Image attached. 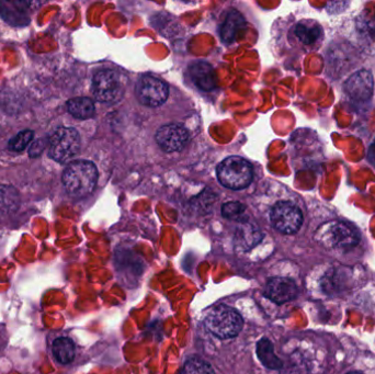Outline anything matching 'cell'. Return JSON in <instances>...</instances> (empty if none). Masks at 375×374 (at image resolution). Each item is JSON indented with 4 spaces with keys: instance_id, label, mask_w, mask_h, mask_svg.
Here are the masks:
<instances>
[{
    "instance_id": "1",
    "label": "cell",
    "mask_w": 375,
    "mask_h": 374,
    "mask_svg": "<svg viewBox=\"0 0 375 374\" xmlns=\"http://www.w3.org/2000/svg\"><path fill=\"white\" fill-rule=\"evenodd\" d=\"M98 170L92 162L75 160L68 165L63 174V184L66 191L76 198L86 197L95 189Z\"/></svg>"
},
{
    "instance_id": "21",
    "label": "cell",
    "mask_w": 375,
    "mask_h": 374,
    "mask_svg": "<svg viewBox=\"0 0 375 374\" xmlns=\"http://www.w3.org/2000/svg\"><path fill=\"white\" fill-rule=\"evenodd\" d=\"M245 210V206L239 202H227L222 206V214L227 219H235L239 217Z\"/></svg>"
},
{
    "instance_id": "23",
    "label": "cell",
    "mask_w": 375,
    "mask_h": 374,
    "mask_svg": "<svg viewBox=\"0 0 375 374\" xmlns=\"http://www.w3.org/2000/svg\"><path fill=\"white\" fill-rule=\"evenodd\" d=\"M374 147H375V140H374ZM375 149V148H374Z\"/></svg>"
},
{
    "instance_id": "20",
    "label": "cell",
    "mask_w": 375,
    "mask_h": 374,
    "mask_svg": "<svg viewBox=\"0 0 375 374\" xmlns=\"http://www.w3.org/2000/svg\"><path fill=\"white\" fill-rule=\"evenodd\" d=\"M33 138V132L30 130L22 131L18 135L14 136L9 143V148L16 152H21L25 148L28 144L30 143Z\"/></svg>"
},
{
    "instance_id": "6",
    "label": "cell",
    "mask_w": 375,
    "mask_h": 374,
    "mask_svg": "<svg viewBox=\"0 0 375 374\" xmlns=\"http://www.w3.org/2000/svg\"><path fill=\"white\" fill-rule=\"evenodd\" d=\"M271 223L277 231L283 234H294L303 223L301 210L290 202H279L270 213Z\"/></svg>"
},
{
    "instance_id": "17",
    "label": "cell",
    "mask_w": 375,
    "mask_h": 374,
    "mask_svg": "<svg viewBox=\"0 0 375 374\" xmlns=\"http://www.w3.org/2000/svg\"><path fill=\"white\" fill-rule=\"evenodd\" d=\"M53 353L60 364H70L75 358V344L66 337L56 339L53 344Z\"/></svg>"
},
{
    "instance_id": "5",
    "label": "cell",
    "mask_w": 375,
    "mask_h": 374,
    "mask_svg": "<svg viewBox=\"0 0 375 374\" xmlns=\"http://www.w3.org/2000/svg\"><path fill=\"white\" fill-rule=\"evenodd\" d=\"M81 148V136L75 129L61 128L55 131L50 141L49 154L58 163H67Z\"/></svg>"
},
{
    "instance_id": "4",
    "label": "cell",
    "mask_w": 375,
    "mask_h": 374,
    "mask_svg": "<svg viewBox=\"0 0 375 374\" xmlns=\"http://www.w3.org/2000/svg\"><path fill=\"white\" fill-rule=\"evenodd\" d=\"M217 178L222 185L228 189H245L253 180V167L244 158L233 156L219 164Z\"/></svg>"
},
{
    "instance_id": "7",
    "label": "cell",
    "mask_w": 375,
    "mask_h": 374,
    "mask_svg": "<svg viewBox=\"0 0 375 374\" xmlns=\"http://www.w3.org/2000/svg\"><path fill=\"white\" fill-rule=\"evenodd\" d=\"M92 94L100 102H114L123 94L120 77L114 71H101L96 74L92 80Z\"/></svg>"
},
{
    "instance_id": "10",
    "label": "cell",
    "mask_w": 375,
    "mask_h": 374,
    "mask_svg": "<svg viewBox=\"0 0 375 374\" xmlns=\"http://www.w3.org/2000/svg\"><path fill=\"white\" fill-rule=\"evenodd\" d=\"M189 135L186 129L180 125H164L157 131L156 142L162 151L167 153L178 152L186 146Z\"/></svg>"
},
{
    "instance_id": "15",
    "label": "cell",
    "mask_w": 375,
    "mask_h": 374,
    "mask_svg": "<svg viewBox=\"0 0 375 374\" xmlns=\"http://www.w3.org/2000/svg\"><path fill=\"white\" fill-rule=\"evenodd\" d=\"M257 355L268 369L279 370L283 366L282 361L275 355L273 344L268 339H261L257 344Z\"/></svg>"
},
{
    "instance_id": "11",
    "label": "cell",
    "mask_w": 375,
    "mask_h": 374,
    "mask_svg": "<svg viewBox=\"0 0 375 374\" xmlns=\"http://www.w3.org/2000/svg\"><path fill=\"white\" fill-rule=\"evenodd\" d=\"M265 296L275 303H286L297 298V287L288 278H273L266 285Z\"/></svg>"
},
{
    "instance_id": "14",
    "label": "cell",
    "mask_w": 375,
    "mask_h": 374,
    "mask_svg": "<svg viewBox=\"0 0 375 374\" xmlns=\"http://www.w3.org/2000/svg\"><path fill=\"white\" fill-rule=\"evenodd\" d=\"M295 36L306 45H312L323 36V29L317 22L306 20L295 27Z\"/></svg>"
},
{
    "instance_id": "16",
    "label": "cell",
    "mask_w": 375,
    "mask_h": 374,
    "mask_svg": "<svg viewBox=\"0 0 375 374\" xmlns=\"http://www.w3.org/2000/svg\"><path fill=\"white\" fill-rule=\"evenodd\" d=\"M68 111L77 119H89L95 113V104L89 98H75L67 102Z\"/></svg>"
},
{
    "instance_id": "8",
    "label": "cell",
    "mask_w": 375,
    "mask_h": 374,
    "mask_svg": "<svg viewBox=\"0 0 375 374\" xmlns=\"http://www.w3.org/2000/svg\"><path fill=\"white\" fill-rule=\"evenodd\" d=\"M168 94L166 82L149 75L142 77L136 86L138 100L147 107L162 106L167 100Z\"/></svg>"
},
{
    "instance_id": "18",
    "label": "cell",
    "mask_w": 375,
    "mask_h": 374,
    "mask_svg": "<svg viewBox=\"0 0 375 374\" xmlns=\"http://www.w3.org/2000/svg\"><path fill=\"white\" fill-rule=\"evenodd\" d=\"M242 27H244L243 16L237 11H233L222 28V40H224L226 43L234 41Z\"/></svg>"
},
{
    "instance_id": "13",
    "label": "cell",
    "mask_w": 375,
    "mask_h": 374,
    "mask_svg": "<svg viewBox=\"0 0 375 374\" xmlns=\"http://www.w3.org/2000/svg\"><path fill=\"white\" fill-rule=\"evenodd\" d=\"M190 78L195 82V86L205 91L215 89L217 85L215 72L206 63H197L189 69Z\"/></svg>"
},
{
    "instance_id": "3",
    "label": "cell",
    "mask_w": 375,
    "mask_h": 374,
    "mask_svg": "<svg viewBox=\"0 0 375 374\" xmlns=\"http://www.w3.org/2000/svg\"><path fill=\"white\" fill-rule=\"evenodd\" d=\"M205 325L219 338H233L243 329L244 320L236 309L221 305L208 313Z\"/></svg>"
},
{
    "instance_id": "2",
    "label": "cell",
    "mask_w": 375,
    "mask_h": 374,
    "mask_svg": "<svg viewBox=\"0 0 375 374\" xmlns=\"http://www.w3.org/2000/svg\"><path fill=\"white\" fill-rule=\"evenodd\" d=\"M317 237L330 250H349L359 244L360 233L354 226L343 221H330L319 228Z\"/></svg>"
},
{
    "instance_id": "22",
    "label": "cell",
    "mask_w": 375,
    "mask_h": 374,
    "mask_svg": "<svg viewBox=\"0 0 375 374\" xmlns=\"http://www.w3.org/2000/svg\"><path fill=\"white\" fill-rule=\"evenodd\" d=\"M348 374H362V373H359V372H350V373H348Z\"/></svg>"
},
{
    "instance_id": "12",
    "label": "cell",
    "mask_w": 375,
    "mask_h": 374,
    "mask_svg": "<svg viewBox=\"0 0 375 374\" xmlns=\"http://www.w3.org/2000/svg\"><path fill=\"white\" fill-rule=\"evenodd\" d=\"M29 3L21 1H7L0 3V14L10 25H25L30 21Z\"/></svg>"
},
{
    "instance_id": "9",
    "label": "cell",
    "mask_w": 375,
    "mask_h": 374,
    "mask_svg": "<svg viewBox=\"0 0 375 374\" xmlns=\"http://www.w3.org/2000/svg\"><path fill=\"white\" fill-rule=\"evenodd\" d=\"M345 91L352 100L365 102L370 100L374 90V79L369 71L361 69L352 74L343 85Z\"/></svg>"
},
{
    "instance_id": "19",
    "label": "cell",
    "mask_w": 375,
    "mask_h": 374,
    "mask_svg": "<svg viewBox=\"0 0 375 374\" xmlns=\"http://www.w3.org/2000/svg\"><path fill=\"white\" fill-rule=\"evenodd\" d=\"M180 374H215L212 366L201 359H190L186 361Z\"/></svg>"
}]
</instances>
